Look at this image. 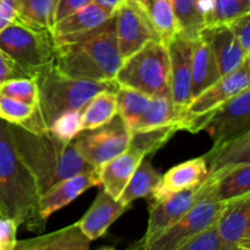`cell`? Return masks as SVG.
<instances>
[{
  "label": "cell",
  "instance_id": "7",
  "mask_svg": "<svg viewBox=\"0 0 250 250\" xmlns=\"http://www.w3.org/2000/svg\"><path fill=\"white\" fill-rule=\"evenodd\" d=\"M250 60L247 59L241 67L221 76L214 84L200 93L189 103L183 114L182 129L199 132L204 128L210 114L232 97L249 88Z\"/></svg>",
  "mask_w": 250,
  "mask_h": 250
},
{
  "label": "cell",
  "instance_id": "37",
  "mask_svg": "<svg viewBox=\"0 0 250 250\" xmlns=\"http://www.w3.org/2000/svg\"><path fill=\"white\" fill-rule=\"evenodd\" d=\"M176 250H241L229 246L220 237L215 225L204 229Z\"/></svg>",
  "mask_w": 250,
  "mask_h": 250
},
{
  "label": "cell",
  "instance_id": "23",
  "mask_svg": "<svg viewBox=\"0 0 250 250\" xmlns=\"http://www.w3.org/2000/svg\"><path fill=\"white\" fill-rule=\"evenodd\" d=\"M89 244L76 222L50 233L17 241L14 250H89Z\"/></svg>",
  "mask_w": 250,
  "mask_h": 250
},
{
  "label": "cell",
  "instance_id": "26",
  "mask_svg": "<svg viewBox=\"0 0 250 250\" xmlns=\"http://www.w3.org/2000/svg\"><path fill=\"white\" fill-rule=\"evenodd\" d=\"M182 119V114L173 104L171 93L154 95L151 97L150 104H149L146 114L143 115L134 131H142V129H149L172 124L178 125L181 127Z\"/></svg>",
  "mask_w": 250,
  "mask_h": 250
},
{
  "label": "cell",
  "instance_id": "32",
  "mask_svg": "<svg viewBox=\"0 0 250 250\" xmlns=\"http://www.w3.org/2000/svg\"><path fill=\"white\" fill-rule=\"evenodd\" d=\"M171 4L180 33L192 39L198 38L207 27L200 11L202 0H171Z\"/></svg>",
  "mask_w": 250,
  "mask_h": 250
},
{
  "label": "cell",
  "instance_id": "24",
  "mask_svg": "<svg viewBox=\"0 0 250 250\" xmlns=\"http://www.w3.org/2000/svg\"><path fill=\"white\" fill-rule=\"evenodd\" d=\"M221 77L209 42L200 34L194 41L192 54L190 95L192 100Z\"/></svg>",
  "mask_w": 250,
  "mask_h": 250
},
{
  "label": "cell",
  "instance_id": "20",
  "mask_svg": "<svg viewBox=\"0 0 250 250\" xmlns=\"http://www.w3.org/2000/svg\"><path fill=\"white\" fill-rule=\"evenodd\" d=\"M200 34L209 42L221 76L236 71L249 59L226 23L205 27Z\"/></svg>",
  "mask_w": 250,
  "mask_h": 250
},
{
  "label": "cell",
  "instance_id": "3",
  "mask_svg": "<svg viewBox=\"0 0 250 250\" xmlns=\"http://www.w3.org/2000/svg\"><path fill=\"white\" fill-rule=\"evenodd\" d=\"M121 63L115 15L80 41L55 46L54 66L73 78L112 82Z\"/></svg>",
  "mask_w": 250,
  "mask_h": 250
},
{
  "label": "cell",
  "instance_id": "39",
  "mask_svg": "<svg viewBox=\"0 0 250 250\" xmlns=\"http://www.w3.org/2000/svg\"><path fill=\"white\" fill-rule=\"evenodd\" d=\"M19 225L11 219L0 216V250H14Z\"/></svg>",
  "mask_w": 250,
  "mask_h": 250
},
{
  "label": "cell",
  "instance_id": "34",
  "mask_svg": "<svg viewBox=\"0 0 250 250\" xmlns=\"http://www.w3.org/2000/svg\"><path fill=\"white\" fill-rule=\"evenodd\" d=\"M0 94L37 106L38 103V85L34 78L17 77L6 81L0 87Z\"/></svg>",
  "mask_w": 250,
  "mask_h": 250
},
{
  "label": "cell",
  "instance_id": "12",
  "mask_svg": "<svg viewBox=\"0 0 250 250\" xmlns=\"http://www.w3.org/2000/svg\"><path fill=\"white\" fill-rule=\"evenodd\" d=\"M200 199L199 186L176 193L165 199L149 202V220L146 231L139 239L128 246L129 249L141 248L160 236L164 231L182 219L190 208Z\"/></svg>",
  "mask_w": 250,
  "mask_h": 250
},
{
  "label": "cell",
  "instance_id": "33",
  "mask_svg": "<svg viewBox=\"0 0 250 250\" xmlns=\"http://www.w3.org/2000/svg\"><path fill=\"white\" fill-rule=\"evenodd\" d=\"M36 106L0 94V120L10 125L24 127L34 114Z\"/></svg>",
  "mask_w": 250,
  "mask_h": 250
},
{
  "label": "cell",
  "instance_id": "35",
  "mask_svg": "<svg viewBox=\"0 0 250 250\" xmlns=\"http://www.w3.org/2000/svg\"><path fill=\"white\" fill-rule=\"evenodd\" d=\"M54 137L62 142H72L82 132L81 110H71L59 115L48 129Z\"/></svg>",
  "mask_w": 250,
  "mask_h": 250
},
{
  "label": "cell",
  "instance_id": "28",
  "mask_svg": "<svg viewBox=\"0 0 250 250\" xmlns=\"http://www.w3.org/2000/svg\"><path fill=\"white\" fill-rule=\"evenodd\" d=\"M160 178V173L148 160H142L117 200L126 207H131L134 200L149 198L153 194Z\"/></svg>",
  "mask_w": 250,
  "mask_h": 250
},
{
  "label": "cell",
  "instance_id": "6",
  "mask_svg": "<svg viewBox=\"0 0 250 250\" xmlns=\"http://www.w3.org/2000/svg\"><path fill=\"white\" fill-rule=\"evenodd\" d=\"M114 81L119 87L138 90L149 97L171 93L170 62L165 44L148 42L122 61Z\"/></svg>",
  "mask_w": 250,
  "mask_h": 250
},
{
  "label": "cell",
  "instance_id": "8",
  "mask_svg": "<svg viewBox=\"0 0 250 250\" xmlns=\"http://www.w3.org/2000/svg\"><path fill=\"white\" fill-rule=\"evenodd\" d=\"M225 203L202 195L189 211L160 236L141 248L127 250H176L204 229L215 225Z\"/></svg>",
  "mask_w": 250,
  "mask_h": 250
},
{
  "label": "cell",
  "instance_id": "29",
  "mask_svg": "<svg viewBox=\"0 0 250 250\" xmlns=\"http://www.w3.org/2000/svg\"><path fill=\"white\" fill-rule=\"evenodd\" d=\"M150 100L151 97L138 90L125 87L117 88V115L131 132L137 128L139 121L150 104Z\"/></svg>",
  "mask_w": 250,
  "mask_h": 250
},
{
  "label": "cell",
  "instance_id": "41",
  "mask_svg": "<svg viewBox=\"0 0 250 250\" xmlns=\"http://www.w3.org/2000/svg\"><path fill=\"white\" fill-rule=\"evenodd\" d=\"M17 19L16 0H0V31Z\"/></svg>",
  "mask_w": 250,
  "mask_h": 250
},
{
  "label": "cell",
  "instance_id": "5",
  "mask_svg": "<svg viewBox=\"0 0 250 250\" xmlns=\"http://www.w3.org/2000/svg\"><path fill=\"white\" fill-rule=\"evenodd\" d=\"M0 50L16 65L22 77L36 78L50 67L55 45L50 31L36 28L15 20L0 31Z\"/></svg>",
  "mask_w": 250,
  "mask_h": 250
},
{
  "label": "cell",
  "instance_id": "31",
  "mask_svg": "<svg viewBox=\"0 0 250 250\" xmlns=\"http://www.w3.org/2000/svg\"><path fill=\"white\" fill-rule=\"evenodd\" d=\"M177 131H181V127L176 124L133 131L131 132L128 148L146 158V155H151L165 146Z\"/></svg>",
  "mask_w": 250,
  "mask_h": 250
},
{
  "label": "cell",
  "instance_id": "30",
  "mask_svg": "<svg viewBox=\"0 0 250 250\" xmlns=\"http://www.w3.org/2000/svg\"><path fill=\"white\" fill-rule=\"evenodd\" d=\"M59 0H16L17 20L36 28L50 31L55 24Z\"/></svg>",
  "mask_w": 250,
  "mask_h": 250
},
{
  "label": "cell",
  "instance_id": "42",
  "mask_svg": "<svg viewBox=\"0 0 250 250\" xmlns=\"http://www.w3.org/2000/svg\"><path fill=\"white\" fill-rule=\"evenodd\" d=\"M22 77L21 72L14 62L0 50V87L11 78Z\"/></svg>",
  "mask_w": 250,
  "mask_h": 250
},
{
  "label": "cell",
  "instance_id": "11",
  "mask_svg": "<svg viewBox=\"0 0 250 250\" xmlns=\"http://www.w3.org/2000/svg\"><path fill=\"white\" fill-rule=\"evenodd\" d=\"M204 131L214 146L233 139L250 131V89L232 97L210 114Z\"/></svg>",
  "mask_w": 250,
  "mask_h": 250
},
{
  "label": "cell",
  "instance_id": "1",
  "mask_svg": "<svg viewBox=\"0 0 250 250\" xmlns=\"http://www.w3.org/2000/svg\"><path fill=\"white\" fill-rule=\"evenodd\" d=\"M15 149L34 177L39 194L60 181L95 170L81 156L75 142H62L49 131L34 133L17 125H10Z\"/></svg>",
  "mask_w": 250,
  "mask_h": 250
},
{
  "label": "cell",
  "instance_id": "22",
  "mask_svg": "<svg viewBox=\"0 0 250 250\" xmlns=\"http://www.w3.org/2000/svg\"><path fill=\"white\" fill-rule=\"evenodd\" d=\"M142 160H144V158L141 154L128 148L119 156L103 165L98 170L103 189L114 199H119Z\"/></svg>",
  "mask_w": 250,
  "mask_h": 250
},
{
  "label": "cell",
  "instance_id": "19",
  "mask_svg": "<svg viewBox=\"0 0 250 250\" xmlns=\"http://www.w3.org/2000/svg\"><path fill=\"white\" fill-rule=\"evenodd\" d=\"M199 194L209 195L220 203L250 194V164H242L212 177H205L199 185Z\"/></svg>",
  "mask_w": 250,
  "mask_h": 250
},
{
  "label": "cell",
  "instance_id": "9",
  "mask_svg": "<svg viewBox=\"0 0 250 250\" xmlns=\"http://www.w3.org/2000/svg\"><path fill=\"white\" fill-rule=\"evenodd\" d=\"M129 141L131 131L119 115L104 126L82 131L73 139L81 156L95 170L126 151Z\"/></svg>",
  "mask_w": 250,
  "mask_h": 250
},
{
  "label": "cell",
  "instance_id": "21",
  "mask_svg": "<svg viewBox=\"0 0 250 250\" xmlns=\"http://www.w3.org/2000/svg\"><path fill=\"white\" fill-rule=\"evenodd\" d=\"M208 166L207 177H212L242 164H250V131L233 139L212 146L204 155Z\"/></svg>",
  "mask_w": 250,
  "mask_h": 250
},
{
  "label": "cell",
  "instance_id": "14",
  "mask_svg": "<svg viewBox=\"0 0 250 250\" xmlns=\"http://www.w3.org/2000/svg\"><path fill=\"white\" fill-rule=\"evenodd\" d=\"M98 185H100L98 170L78 173L73 177L56 183L39 197L38 215L42 224L45 226L46 221L54 212L67 207L80 195Z\"/></svg>",
  "mask_w": 250,
  "mask_h": 250
},
{
  "label": "cell",
  "instance_id": "27",
  "mask_svg": "<svg viewBox=\"0 0 250 250\" xmlns=\"http://www.w3.org/2000/svg\"><path fill=\"white\" fill-rule=\"evenodd\" d=\"M117 115L116 92L104 90L95 95L81 110L82 131L98 128L109 124Z\"/></svg>",
  "mask_w": 250,
  "mask_h": 250
},
{
  "label": "cell",
  "instance_id": "18",
  "mask_svg": "<svg viewBox=\"0 0 250 250\" xmlns=\"http://www.w3.org/2000/svg\"><path fill=\"white\" fill-rule=\"evenodd\" d=\"M131 207H126L119 200L114 199L104 189L95 197L92 207L88 209L80 221H77L81 232L92 241H97L106 234L111 225L125 214Z\"/></svg>",
  "mask_w": 250,
  "mask_h": 250
},
{
  "label": "cell",
  "instance_id": "10",
  "mask_svg": "<svg viewBox=\"0 0 250 250\" xmlns=\"http://www.w3.org/2000/svg\"><path fill=\"white\" fill-rule=\"evenodd\" d=\"M115 19L117 46L122 61L133 55L148 42H161L137 0H125L115 14Z\"/></svg>",
  "mask_w": 250,
  "mask_h": 250
},
{
  "label": "cell",
  "instance_id": "43",
  "mask_svg": "<svg viewBox=\"0 0 250 250\" xmlns=\"http://www.w3.org/2000/svg\"><path fill=\"white\" fill-rule=\"evenodd\" d=\"M92 2H94L95 5H98L103 10L109 12L111 16H114L119 11L120 7L124 5L125 0H92Z\"/></svg>",
  "mask_w": 250,
  "mask_h": 250
},
{
  "label": "cell",
  "instance_id": "17",
  "mask_svg": "<svg viewBox=\"0 0 250 250\" xmlns=\"http://www.w3.org/2000/svg\"><path fill=\"white\" fill-rule=\"evenodd\" d=\"M207 175L208 166L204 156L178 164L170 168L165 175L161 176L153 194L149 197V202L165 199L176 193L198 187Z\"/></svg>",
  "mask_w": 250,
  "mask_h": 250
},
{
  "label": "cell",
  "instance_id": "2",
  "mask_svg": "<svg viewBox=\"0 0 250 250\" xmlns=\"http://www.w3.org/2000/svg\"><path fill=\"white\" fill-rule=\"evenodd\" d=\"M39 197L36 180L15 149L9 124L0 120V216L32 232L43 231Z\"/></svg>",
  "mask_w": 250,
  "mask_h": 250
},
{
  "label": "cell",
  "instance_id": "25",
  "mask_svg": "<svg viewBox=\"0 0 250 250\" xmlns=\"http://www.w3.org/2000/svg\"><path fill=\"white\" fill-rule=\"evenodd\" d=\"M164 44L180 33L171 0H137Z\"/></svg>",
  "mask_w": 250,
  "mask_h": 250
},
{
  "label": "cell",
  "instance_id": "13",
  "mask_svg": "<svg viewBox=\"0 0 250 250\" xmlns=\"http://www.w3.org/2000/svg\"><path fill=\"white\" fill-rule=\"evenodd\" d=\"M195 39L177 33L165 44L167 48L168 62H170L171 97L173 104L182 114V116L189 103L192 102L190 75H192V54Z\"/></svg>",
  "mask_w": 250,
  "mask_h": 250
},
{
  "label": "cell",
  "instance_id": "4",
  "mask_svg": "<svg viewBox=\"0 0 250 250\" xmlns=\"http://www.w3.org/2000/svg\"><path fill=\"white\" fill-rule=\"evenodd\" d=\"M34 80L38 85V103L33 116L23 127L34 133L48 131L54 120L63 112L82 110L98 93L116 92L119 88L115 81L97 82L70 77L60 72L54 63Z\"/></svg>",
  "mask_w": 250,
  "mask_h": 250
},
{
  "label": "cell",
  "instance_id": "40",
  "mask_svg": "<svg viewBox=\"0 0 250 250\" xmlns=\"http://www.w3.org/2000/svg\"><path fill=\"white\" fill-rule=\"evenodd\" d=\"M90 2L92 0H59L55 12V23L72 15L73 12L78 11Z\"/></svg>",
  "mask_w": 250,
  "mask_h": 250
},
{
  "label": "cell",
  "instance_id": "15",
  "mask_svg": "<svg viewBox=\"0 0 250 250\" xmlns=\"http://www.w3.org/2000/svg\"><path fill=\"white\" fill-rule=\"evenodd\" d=\"M215 227L229 246L250 250V194L225 203Z\"/></svg>",
  "mask_w": 250,
  "mask_h": 250
},
{
  "label": "cell",
  "instance_id": "36",
  "mask_svg": "<svg viewBox=\"0 0 250 250\" xmlns=\"http://www.w3.org/2000/svg\"><path fill=\"white\" fill-rule=\"evenodd\" d=\"M250 12V0H212L211 24L229 23Z\"/></svg>",
  "mask_w": 250,
  "mask_h": 250
},
{
  "label": "cell",
  "instance_id": "38",
  "mask_svg": "<svg viewBox=\"0 0 250 250\" xmlns=\"http://www.w3.org/2000/svg\"><path fill=\"white\" fill-rule=\"evenodd\" d=\"M238 41L244 54L250 56V12L244 14L226 23Z\"/></svg>",
  "mask_w": 250,
  "mask_h": 250
},
{
  "label": "cell",
  "instance_id": "44",
  "mask_svg": "<svg viewBox=\"0 0 250 250\" xmlns=\"http://www.w3.org/2000/svg\"><path fill=\"white\" fill-rule=\"evenodd\" d=\"M98 250H116L115 248H111V247H104V248H100Z\"/></svg>",
  "mask_w": 250,
  "mask_h": 250
},
{
  "label": "cell",
  "instance_id": "16",
  "mask_svg": "<svg viewBox=\"0 0 250 250\" xmlns=\"http://www.w3.org/2000/svg\"><path fill=\"white\" fill-rule=\"evenodd\" d=\"M112 17L94 2L85 5L70 16L56 22L50 29L54 45L61 46L73 43L88 36Z\"/></svg>",
  "mask_w": 250,
  "mask_h": 250
}]
</instances>
